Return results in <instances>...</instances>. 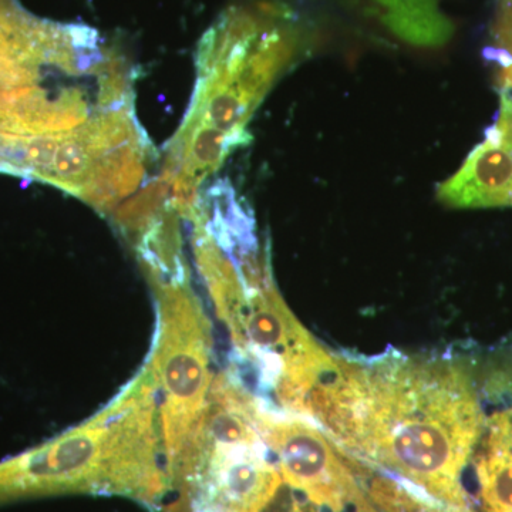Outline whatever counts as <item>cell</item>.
Returning <instances> with one entry per match:
<instances>
[{
	"label": "cell",
	"mask_w": 512,
	"mask_h": 512,
	"mask_svg": "<svg viewBox=\"0 0 512 512\" xmlns=\"http://www.w3.org/2000/svg\"><path fill=\"white\" fill-rule=\"evenodd\" d=\"M316 420L349 456L409 481L454 512H471L461 477L484 430L473 370L461 360H343Z\"/></svg>",
	"instance_id": "cell-1"
},
{
	"label": "cell",
	"mask_w": 512,
	"mask_h": 512,
	"mask_svg": "<svg viewBox=\"0 0 512 512\" xmlns=\"http://www.w3.org/2000/svg\"><path fill=\"white\" fill-rule=\"evenodd\" d=\"M157 299V339L148 369L156 383L168 493L184 503L201 456L212 384L211 326L190 278L148 276Z\"/></svg>",
	"instance_id": "cell-2"
},
{
	"label": "cell",
	"mask_w": 512,
	"mask_h": 512,
	"mask_svg": "<svg viewBox=\"0 0 512 512\" xmlns=\"http://www.w3.org/2000/svg\"><path fill=\"white\" fill-rule=\"evenodd\" d=\"M262 437L275 454L289 487L312 504L345 512L363 495L346 456L311 424L274 419L258 409Z\"/></svg>",
	"instance_id": "cell-3"
},
{
	"label": "cell",
	"mask_w": 512,
	"mask_h": 512,
	"mask_svg": "<svg viewBox=\"0 0 512 512\" xmlns=\"http://www.w3.org/2000/svg\"><path fill=\"white\" fill-rule=\"evenodd\" d=\"M437 200L450 208L512 207V99L501 93L493 126L453 177L437 187Z\"/></svg>",
	"instance_id": "cell-4"
},
{
	"label": "cell",
	"mask_w": 512,
	"mask_h": 512,
	"mask_svg": "<svg viewBox=\"0 0 512 512\" xmlns=\"http://www.w3.org/2000/svg\"><path fill=\"white\" fill-rule=\"evenodd\" d=\"M147 158L146 137L109 151L96 161L77 197L97 211H116L143 183Z\"/></svg>",
	"instance_id": "cell-5"
},
{
	"label": "cell",
	"mask_w": 512,
	"mask_h": 512,
	"mask_svg": "<svg viewBox=\"0 0 512 512\" xmlns=\"http://www.w3.org/2000/svg\"><path fill=\"white\" fill-rule=\"evenodd\" d=\"M477 457L483 512H512V410H497L485 423Z\"/></svg>",
	"instance_id": "cell-6"
},
{
	"label": "cell",
	"mask_w": 512,
	"mask_h": 512,
	"mask_svg": "<svg viewBox=\"0 0 512 512\" xmlns=\"http://www.w3.org/2000/svg\"><path fill=\"white\" fill-rule=\"evenodd\" d=\"M49 25L30 16L16 0H0V55L40 72Z\"/></svg>",
	"instance_id": "cell-7"
},
{
	"label": "cell",
	"mask_w": 512,
	"mask_h": 512,
	"mask_svg": "<svg viewBox=\"0 0 512 512\" xmlns=\"http://www.w3.org/2000/svg\"><path fill=\"white\" fill-rule=\"evenodd\" d=\"M104 154L99 153L90 143L83 126L64 133L57 148L55 161L43 183L56 185L69 194L79 195L83 185L89 180L94 164Z\"/></svg>",
	"instance_id": "cell-8"
},
{
	"label": "cell",
	"mask_w": 512,
	"mask_h": 512,
	"mask_svg": "<svg viewBox=\"0 0 512 512\" xmlns=\"http://www.w3.org/2000/svg\"><path fill=\"white\" fill-rule=\"evenodd\" d=\"M171 201V180L163 175L160 180L148 184L136 197L128 200L113 212L117 227L123 229L130 238L143 237L144 232L157 220Z\"/></svg>",
	"instance_id": "cell-9"
},
{
	"label": "cell",
	"mask_w": 512,
	"mask_h": 512,
	"mask_svg": "<svg viewBox=\"0 0 512 512\" xmlns=\"http://www.w3.org/2000/svg\"><path fill=\"white\" fill-rule=\"evenodd\" d=\"M39 80V70L0 55V90L37 86Z\"/></svg>",
	"instance_id": "cell-10"
},
{
	"label": "cell",
	"mask_w": 512,
	"mask_h": 512,
	"mask_svg": "<svg viewBox=\"0 0 512 512\" xmlns=\"http://www.w3.org/2000/svg\"><path fill=\"white\" fill-rule=\"evenodd\" d=\"M355 510L356 512H380L379 510H376L372 504H370V501L367 500L366 495H363L360 500L356 501Z\"/></svg>",
	"instance_id": "cell-11"
}]
</instances>
